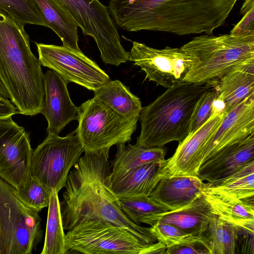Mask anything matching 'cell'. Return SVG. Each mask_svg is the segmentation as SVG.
Here are the masks:
<instances>
[{
	"label": "cell",
	"mask_w": 254,
	"mask_h": 254,
	"mask_svg": "<svg viewBox=\"0 0 254 254\" xmlns=\"http://www.w3.org/2000/svg\"><path fill=\"white\" fill-rule=\"evenodd\" d=\"M109 151L84 152L69 171L60 202L64 230L99 219L127 230L145 243L157 242L149 227L134 223L122 211L111 185Z\"/></svg>",
	"instance_id": "6da1fadb"
},
{
	"label": "cell",
	"mask_w": 254,
	"mask_h": 254,
	"mask_svg": "<svg viewBox=\"0 0 254 254\" xmlns=\"http://www.w3.org/2000/svg\"><path fill=\"white\" fill-rule=\"evenodd\" d=\"M237 1L110 0L108 7L115 23L127 31L212 34L224 24Z\"/></svg>",
	"instance_id": "7a4b0ae2"
},
{
	"label": "cell",
	"mask_w": 254,
	"mask_h": 254,
	"mask_svg": "<svg viewBox=\"0 0 254 254\" xmlns=\"http://www.w3.org/2000/svg\"><path fill=\"white\" fill-rule=\"evenodd\" d=\"M24 27L0 9V79L18 114L32 116L43 107L44 73Z\"/></svg>",
	"instance_id": "3957f363"
},
{
	"label": "cell",
	"mask_w": 254,
	"mask_h": 254,
	"mask_svg": "<svg viewBox=\"0 0 254 254\" xmlns=\"http://www.w3.org/2000/svg\"><path fill=\"white\" fill-rule=\"evenodd\" d=\"M211 87L207 84L183 81L167 88L150 104L142 107L139 117L141 131L135 144L162 147L183 140L189 133L197 102Z\"/></svg>",
	"instance_id": "277c9868"
},
{
	"label": "cell",
	"mask_w": 254,
	"mask_h": 254,
	"mask_svg": "<svg viewBox=\"0 0 254 254\" xmlns=\"http://www.w3.org/2000/svg\"><path fill=\"white\" fill-rule=\"evenodd\" d=\"M181 47L194 59L186 82L210 85L234 70L254 65V34H204Z\"/></svg>",
	"instance_id": "5b68a950"
},
{
	"label": "cell",
	"mask_w": 254,
	"mask_h": 254,
	"mask_svg": "<svg viewBox=\"0 0 254 254\" xmlns=\"http://www.w3.org/2000/svg\"><path fill=\"white\" fill-rule=\"evenodd\" d=\"M68 253L85 254H165L160 242L146 244L127 230L111 223L91 220L79 224L66 234Z\"/></svg>",
	"instance_id": "8992f818"
},
{
	"label": "cell",
	"mask_w": 254,
	"mask_h": 254,
	"mask_svg": "<svg viewBox=\"0 0 254 254\" xmlns=\"http://www.w3.org/2000/svg\"><path fill=\"white\" fill-rule=\"evenodd\" d=\"M38 212L24 204L0 177V254H31L41 241Z\"/></svg>",
	"instance_id": "52a82bcc"
},
{
	"label": "cell",
	"mask_w": 254,
	"mask_h": 254,
	"mask_svg": "<svg viewBox=\"0 0 254 254\" xmlns=\"http://www.w3.org/2000/svg\"><path fill=\"white\" fill-rule=\"evenodd\" d=\"M138 119L121 116L93 98L79 107L78 125L74 132L84 152H97L131 141Z\"/></svg>",
	"instance_id": "ba28073f"
},
{
	"label": "cell",
	"mask_w": 254,
	"mask_h": 254,
	"mask_svg": "<svg viewBox=\"0 0 254 254\" xmlns=\"http://www.w3.org/2000/svg\"><path fill=\"white\" fill-rule=\"evenodd\" d=\"M56 0L69 13L84 35L93 38L105 64L119 66L128 60V52L121 44L108 7L99 0Z\"/></svg>",
	"instance_id": "9c48e42d"
},
{
	"label": "cell",
	"mask_w": 254,
	"mask_h": 254,
	"mask_svg": "<svg viewBox=\"0 0 254 254\" xmlns=\"http://www.w3.org/2000/svg\"><path fill=\"white\" fill-rule=\"evenodd\" d=\"M84 152L74 131L65 136L48 134L32 153L31 177L52 190L64 188L69 171Z\"/></svg>",
	"instance_id": "30bf717a"
},
{
	"label": "cell",
	"mask_w": 254,
	"mask_h": 254,
	"mask_svg": "<svg viewBox=\"0 0 254 254\" xmlns=\"http://www.w3.org/2000/svg\"><path fill=\"white\" fill-rule=\"evenodd\" d=\"M128 54V60L141 68L146 79L166 88L184 81L194 62L182 47L158 49L136 41Z\"/></svg>",
	"instance_id": "8fae6325"
},
{
	"label": "cell",
	"mask_w": 254,
	"mask_h": 254,
	"mask_svg": "<svg viewBox=\"0 0 254 254\" xmlns=\"http://www.w3.org/2000/svg\"><path fill=\"white\" fill-rule=\"evenodd\" d=\"M35 44L41 65L55 71L67 83L73 82L94 92L110 80L109 76L82 52L64 46Z\"/></svg>",
	"instance_id": "7c38bea8"
},
{
	"label": "cell",
	"mask_w": 254,
	"mask_h": 254,
	"mask_svg": "<svg viewBox=\"0 0 254 254\" xmlns=\"http://www.w3.org/2000/svg\"><path fill=\"white\" fill-rule=\"evenodd\" d=\"M11 117L0 119V177L19 190L30 182L33 150L28 132Z\"/></svg>",
	"instance_id": "4fadbf2b"
},
{
	"label": "cell",
	"mask_w": 254,
	"mask_h": 254,
	"mask_svg": "<svg viewBox=\"0 0 254 254\" xmlns=\"http://www.w3.org/2000/svg\"><path fill=\"white\" fill-rule=\"evenodd\" d=\"M226 114L213 113L199 128L179 142L173 155L161 163L157 174L159 179L179 176L198 177L205 145Z\"/></svg>",
	"instance_id": "5bb4252c"
},
{
	"label": "cell",
	"mask_w": 254,
	"mask_h": 254,
	"mask_svg": "<svg viewBox=\"0 0 254 254\" xmlns=\"http://www.w3.org/2000/svg\"><path fill=\"white\" fill-rule=\"evenodd\" d=\"M45 98L41 112L48 122V134L59 135L70 122L78 120L79 107L72 102L67 83L57 73L48 70L44 74Z\"/></svg>",
	"instance_id": "9a60e30c"
},
{
	"label": "cell",
	"mask_w": 254,
	"mask_h": 254,
	"mask_svg": "<svg viewBox=\"0 0 254 254\" xmlns=\"http://www.w3.org/2000/svg\"><path fill=\"white\" fill-rule=\"evenodd\" d=\"M253 133L254 96H252L226 113L221 124L205 145L202 163L218 151Z\"/></svg>",
	"instance_id": "2e32d148"
},
{
	"label": "cell",
	"mask_w": 254,
	"mask_h": 254,
	"mask_svg": "<svg viewBox=\"0 0 254 254\" xmlns=\"http://www.w3.org/2000/svg\"><path fill=\"white\" fill-rule=\"evenodd\" d=\"M254 160V133L227 146L202 163L198 177L211 183L226 177L241 166Z\"/></svg>",
	"instance_id": "e0dca14e"
},
{
	"label": "cell",
	"mask_w": 254,
	"mask_h": 254,
	"mask_svg": "<svg viewBox=\"0 0 254 254\" xmlns=\"http://www.w3.org/2000/svg\"><path fill=\"white\" fill-rule=\"evenodd\" d=\"M214 217L201 194L180 208L145 216L141 219L140 223L150 226L156 222L168 223L189 234L201 236Z\"/></svg>",
	"instance_id": "ac0fdd59"
},
{
	"label": "cell",
	"mask_w": 254,
	"mask_h": 254,
	"mask_svg": "<svg viewBox=\"0 0 254 254\" xmlns=\"http://www.w3.org/2000/svg\"><path fill=\"white\" fill-rule=\"evenodd\" d=\"M202 194L212 213L238 229L254 233V204L230 196L207 186Z\"/></svg>",
	"instance_id": "d6986e66"
},
{
	"label": "cell",
	"mask_w": 254,
	"mask_h": 254,
	"mask_svg": "<svg viewBox=\"0 0 254 254\" xmlns=\"http://www.w3.org/2000/svg\"><path fill=\"white\" fill-rule=\"evenodd\" d=\"M206 186L197 176L164 178L159 181L149 196L173 210L192 202Z\"/></svg>",
	"instance_id": "ffe728a7"
},
{
	"label": "cell",
	"mask_w": 254,
	"mask_h": 254,
	"mask_svg": "<svg viewBox=\"0 0 254 254\" xmlns=\"http://www.w3.org/2000/svg\"><path fill=\"white\" fill-rule=\"evenodd\" d=\"M161 163L146 164L118 177L110 178L113 190L119 199L136 195L149 196L160 180L157 174Z\"/></svg>",
	"instance_id": "44dd1931"
},
{
	"label": "cell",
	"mask_w": 254,
	"mask_h": 254,
	"mask_svg": "<svg viewBox=\"0 0 254 254\" xmlns=\"http://www.w3.org/2000/svg\"><path fill=\"white\" fill-rule=\"evenodd\" d=\"M210 85L224 102L228 113L247 98L254 96V65L234 70Z\"/></svg>",
	"instance_id": "7402d4cb"
},
{
	"label": "cell",
	"mask_w": 254,
	"mask_h": 254,
	"mask_svg": "<svg viewBox=\"0 0 254 254\" xmlns=\"http://www.w3.org/2000/svg\"><path fill=\"white\" fill-rule=\"evenodd\" d=\"M41 13L47 27L62 40L63 46L81 52L78 45V25L69 13L56 0H33Z\"/></svg>",
	"instance_id": "603a6c76"
},
{
	"label": "cell",
	"mask_w": 254,
	"mask_h": 254,
	"mask_svg": "<svg viewBox=\"0 0 254 254\" xmlns=\"http://www.w3.org/2000/svg\"><path fill=\"white\" fill-rule=\"evenodd\" d=\"M125 144L117 145V152L111 162L110 179L120 176L137 166L152 162L162 163L165 160L167 148L164 146L146 147Z\"/></svg>",
	"instance_id": "cb8c5ba5"
},
{
	"label": "cell",
	"mask_w": 254,
	"mask_h": 254,
	"mask_svg": "<svg viewBox=\"0 0 254 254\" xmlns=\"http://www.w3.org/2000/svg\"><path fill=\"white\" fill-rule=\"evenodd\" d=\"M94 93V99L121 116L139 118L142 108L140 99L120 80H109Z\"/></svg>",
	"instance_id": "d4e9b609"
},
{
	"label": "cell",
	"mask_w": 254,
	"mask_h": 254,
	"mask_svg": "<svg viewBox=\"0 0 254 254\" xmlns=\"http://www.w3.org/2000/svg\"><path fill=\"white\" fill-rule=\"evenodd\" d=\"M201 236L202 244L209 254L237 253L238 229L216 216L210 221Z\"/></svg>",
	"instance_id": "484cf974"
},
{
	"label": "cell",
	"mask_w": 254,
	"mask_h": 254,
	"mask_svg": "<svg viewBox=\"0 0 254 254\" xmlns=\"http://www.w3.org/2000/svg\"><path fill=\"white\" fill-rule=\"evenodd\" d=\"M207 186L236 198L254 202V160L222 179L207 183Z\"/></svg>",
	"instance_id": "4316f807"
},
{
	"label": "cell",
	"mask_w": 254,
	"mask_h": 254,
	"mask_svg": "<svg viewBox=\"0 0 254 254\" xmlns=\"http://www.w3.org/2000/svg\"><path fill=\"white\" fill-rule=\"evenodd\" d=\"M64 230L58 192L53 190L48 205L45 241L41 254L68 253Z\"/></svg>",
	"instance_id": "83f0119b"
},
{
	"label": "cell",
	"mask_w": 254,
	"mask_h": 254,
	"mask_svg": "<svg viewBox=\"0 0 254 254\" xmlns=\"http://www.w3.org/2000/svg\"><path fill=\"white\" fill-rule=\"evenodd\" d=\"M122 211L134 223L140 225L143 217L172 210L160 204L149 196L136 195L119 199Z\"/></svg>",
	"instance_id": "f1b7e54d"
},
{
	"label": "cell",
	"mask_w": 254,
	"mask_h": 254,
	"mask_svg": "<svg viewBox=\"0 0 254 254\" xmlns=\"http://www.w3.org/2000/svg\"><path fill=\"white\" fill-rule=\"evenodd\" d=\"M0 9L23 25L29 24L47 27L33 0H0Z\"/></svg>",
	"instance_id": "f546056e"
},
{
	"label": "cell",
	"mask_w": 254,
	"mask_h": 254,
	"mask_svg": "<svg viewBox=\"0 0 254 254\" xmlns=\"http://www.w3.org/2000/svg\"><path fill=\"white\" fill-rule=\"evenodd\" d=\"M149 229L157 241L164 244L167 248L190 242H199L202 244V236L189 234L170 224L156 222L151 225Z\"/></svg>",
	"instance_id": "4dcf8cb0"
},
{
	"label": "cell",
	"mask_w": 254,
	"mask_h": 254,
	"mask_svg": "<svg viewBox=\"0 0 254 254\" xmlns=\"http://www.w3.org/2000/svg\"><path fill=\"white\" fill-rule=\"evenodd\" d=\"M16 190L21 200L30 208L39 212L48 207L52 190L36 179L31 178L25 188Z\"/></svg>",
	"instance_id": "1f68e13d"
},
{
	"label": "cell",
	"mask_w": 254,
	"mask_h": 254,
	"mask_svg": "<svg viewBox=\"0 0 254 254\" xmlns=\"http://www.w3.org/2000/svg\"><path fill=\"white\" fill-rule=\"evenodd\" d=\"M216 97L217 93L212 87L199 99L191 116L189 133L196 130L213 114V104Z\"/></svg>",
	"instance_id": "d6a6232c"
},
{
	"label": "cell",
	"mask_w": 254,
	"mask_h": 254,
	"mask_svg": "<svg viewBox=\"0 0 254 254\" xmlns=\"http://www.w3.org/2000/svg\"><path fill=\"white\" fill-rule=\"evenodd\" d=\"M240 13L243 16L232 29L230 34L235 36L254 34V0H245Z\"/></svg>",
	"instance_id": "836d02e7"
},
{
	"label": "cell",
	"mask_w": 254,
	"mask_h": 254,
	"mask_svg": "<svg viewBox=\"0 0 254 254\" xmlns=\"http://www.w3.org/2000/svg\"><path fill=\"white\" fill-rule=\"evenodd\" d=\"M209 251L199 242L186 243L168 247L165 254H203Z\"/></svg>",
	"instance_id": "e575fe53"
},
{
	"label": "cell",
	"mask_w": 254,
	"mask_h": 254,
	"mask_svg": "<svg viewBox=\"0 0 254 254\" xmlns=\"http://www.w3.org/2000/svg\"><path fill=\"white\" fill-rule=\"evenodd\" d=\"M17 113V109L11 101L0 96V119L12 117Z\"/></svg>",
	"instance_id": "d590c367"
},
{
	"label": "cell",
	"mask_w": 254,
	"mask_h": 254,
	"mask_svg": "<svg viewBox=\"0 0 254 254\" xmlns=\"http://www.w3.org/2000/svg\"><path fill=\"white\" fill-rule=\"evenodd\" d=\"M0 96L5 99L9 98L10 95L4 84L0 79Z\"/></svg>",
	"instance_id": "8d00e7d4"
}]
</instances>
